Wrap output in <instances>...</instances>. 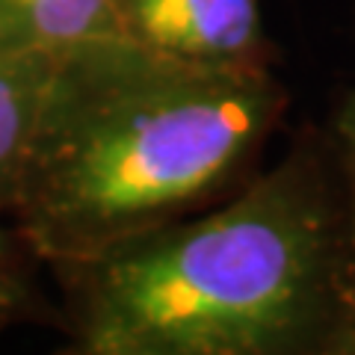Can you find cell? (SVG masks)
Wrapping results in <instances>:
<instances>
[{"instance_id":"obj_1","label":"cell","mask_w":355,"mask_h":355,"mask_svg":"<svg viewBox=\"0 0 355 355\" xmlns=\"http://www.w3.org/2000/svg\"><path fill=\"white\" fill-rule=\"evenodd\" d=\"M48 270L71 355H343L355 237L329 137L299 133L222 202Z\"/></svg>"},{"instance_id":"obj_2","label":"cell","mask_w":355,"mask_h":355,"mask_svg":"<svg viewBox=\"0 0 355 355\" xmlns=\"http://www.w3.org/2000/svg\"><path fill=\"white\" fill-rule=\"evenodd\" d=\"M291 104L272 69H210L128 39L57 53L6 222L44 266L237 193Z\"/></svg>"},{"instance_id":"obj_3","label":"cell","mask_w":355,"mask_h":355,"mask_svg":"<svg viewBox=\"0 0 355 355\" xmlns=\"http://www.w3.org/2000/svg\"><path fill=\"white\" fill-rule=\"evenodd\" d=\"M116 36L210 69H272L261 0H110Z\"/></svg>"},{"instance_id":"obj_4","label":"cell","mask_w":355,"mask_h":355,"mask_svg":"<svg viewBox=\"0 0 355 355\" xmlns=\"http://www.w3.org/2000/svg\"><path fill=\"white\" fill-rule=\"evenodd\" d=\"M57 53L0 48V219L9 216L33 148Z\"/></svg>"},{"instance_id":"obj_5","label":"cell","mask_w":355,"mask_h":355,"mask_svg":"<svg viewBox=\"0 0 355 355\" xmlns=\"http://www.w3.org/2000/svg\"><path fill=\"white\" fill-rule=\"evenodd\" d=\"M0 27L12 48L51 53L116 33L110 0H0Z\"/></svg>"},{"instance_id":"obj_6","label":"cell","mask_w":355,"mask_h":355,"mask_svg":"<svg viewBox=\"0 0 355 355\" xmlns=\"http://www.w3.org/2000/svg\"><path fill=\"white\" fill-rule=\"evenodd\" d=\"M24 258L33 254L18 240L12 225L0 219V331L27 320L36 305V291L24 270Z\"/></svg>"},{"instance_id":"obj_7","label":"cell","mask_w":355,"mask_h":355,"mask_svg":"<svg viewBox=\"0 0 355 355\" xmlns=\"http://www.w3.org/2000/svg\"><path fill=\"white\" fill-rule=\"evenodd\" d=\"M331 154H335L340 181H343V193H347V205H349V219H352V237H355V89L343 98L331 130L326 133Z\"/></svg>"},{"instance_id":"obj_8","label":"cell","mask_w":355,"mask_h":355,"mask_svg":"<svg viewBox=\"0 0 355 355\" xmlns=\"http://www.w3.org/2000/svg\"><path fill=\"white\" fill-rule=\"evenodd\" d=\"M343 355H355V311H352V323H349V335H347V347Z\"/></svg>"},{"instance_id":"obj_9","label":"cell","mask_w":355,"mask_h":355,"mask_svg":"<svg viewBox=\"0 0 355 355\" xmlns=\"http://www.w3.org/2000/svg\"><path fill=\"white\" fill-rule=\"evenodd\" d=\"M0 48H12V44L6 42V33H3V27H0Z\"/></svg>"}]
</instances>
